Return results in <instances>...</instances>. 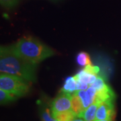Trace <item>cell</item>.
<instances>
[{
  "label": "cell",
  "mask_w": 121,
  "mask_h": 121,
  "mask_svg": "<svg viewBox=\"0 0 121 121\" xmlns=\"http://www.w3.org/2000/svg\"><path fill=\"white\" fill-rule=\"evenodd\" d=\"M38 64L27 60L17 55L11 45L1 46L0 71L25 79L31 83L36 82Z\"/></svg>",
  "instance_id": "6da1fadb"
},
{
  "label": "cell",
  "mask_w": 121,
  "mask_h": 121,
  "mask_svg": "<svg viewBox=\"0 0 121 121\" xmlns=\"http://www.w3.org/2000/svg\"><path fill=\"white\" fill-rule=\"evenodd\" d=\"M11 46L17 55L35 64H39L55 54L52 48L28 35L19 39Z\"/></svg>",
  "instance_id": "7a4b0ae2"
},
{
  "label": "cell",
  "mask_w": 121,
  "mask_h": 121,
  "mask_svg": "<svg viewBox=\"0 0 121 121\" xmlns=\"http://www.w3.org/2000/svg\"><path fill=\"white\" fill-rule=\"evenodd\" d=\"M32 83L25 79L9 74L0 75V89L21 98L29 93Z\"/></svg>",
  "instance_id": "3957f363"
},
{
  "label": "cell",
  "mask_w": 121,
  "mask_h": 121,
  "mask_svg": "<svg viewBox=\"0 0 121 121\" xmlns=\"http://www.w3.org/2000/svg\"><path fill=\"white\" fill-rule=\"evenodd\" d=\"M50 107L52 113H57L71 110V94L60 91L52 99Z\"/></svg>",
  "instance_id": "277c9868"
},
{
  "label": "cell",
  "mask_w": 121,
  "mask_h": 121,
  "mask_svg": "<svg viewBox=\"0 0 121 121\" xmlns=\"http://www.w3.org/2000/svg\"><path fill=\"white\" fill-rule=\"evenodd\" d=\"M114 100H108L100 102L96 112V120L114 119Z\"/></svg>",
  "instance_id": "5b68a950"
},
{
  "label": "cell",
  "mask_w": 121,
  "mask_h": 121,
  "mask_svg": "<svg viewBox=\"0 0 121 121\" xmlns=\"http://www.w3.org/2000/svg\"><path fill=\"white\" fill-rule=\"evenodd\" d=\"M99 104V102L95 101L84 110L80 118H83L85 121H95L96 118V112Z\"/></svg>",
  "instance_id": "8992f818"
},
{
  "label": "cell",
  "mask_w": 121,
  "mask_h": 121,
  "mask_svg": "<svg viewBox=\"0 0 121 121\" xmlns=\"http://www.w3.org/2000/svg\"><path fill=\"white\" fill-rule=\"evenodd\" d=\"M71 110L79 118L81 117L85 110L82 102L76 91L71 94Z\"/></svg>",
  "instance_id": "52a82bcc"
},
{
  "label": "cell",
  "mask_w": 121,
  "mask_h": 121,
  "mask_svg": "<svg viewBox=\"0 0 121 121\" xmlns=\"http://www.w3.org/2000/svg\"><path fill=\"white\" fill-rule=\"evenodd\" d=\"M61 91H64L69 94H73L75 91H78L77 87V80L76 78L74 76H69L64 81V83L60 89Z\"/></svg>",
  "instance_id": "ba28073f"
},
{
  "label": "cell",
  "mask_w": 121,
  "mask_h": 121,
  "mask_svg": "<svg viewBox=\"0 0 121 121\" xmlns=\"http://www.w3.org/2000/svg\"><path fill=\"white\" fill-rule=\"evenodd\" d=\"M52 115L57 121H73L78 117L72 110L61 112L52 113Z\"/></svg>",
  "instance_id": "9c48e42d"
},
{
  "label": "cell",
  "mask_w": 121,
  "mask_h": 121,
  "mask_svg": "<svg viewBox=\"0 0 121 121\" xmlns=\"http://www.w3.org/2000/svg\"><path fill=\"white\" fill-rule=\"evenodd\" d=\"M40 117L41 121H57L52 115L51 107L48 108L46 104H43L40 108Z\"/></svg>",
  "instance_id": "30bf717a"
},
{
  "label": "cell",
  "mask_w": 121,
  "mask_h": 121,
  "mask_svg": "<svg viewBox=\"0 0 121 121\" xmlns=\"http://www.w3.org/2000/svg\"><path fill=\"white\" fill-rule=\"evenodd\" d=\"M76 63L80 67H86L87 65H91V60L90 55L85 51H80L75 58Z\"/></svg>",
  "instance_id": "8fae6325"
},
{
  "label": "cell",
  "mask_w": 121,
  "mask_h": 121,
  "mask_svg": "<svg viewBox=\"0 0 121 121\" xmlns=\"http://www.w3.org/2000/svg\"><path fill=\"white\" fill-rule=\"evenodd\" d=\"M19 98L16 95L7 91L0 89V103L1 105H5L12 102Z\"/></svg>",
  "instance_id": "7c38bea8"
},
{
  "label": "cell",
  "mask_w": 121,
  "mask_h": 121,
  "mask_svg": "<svg viewBox=\"0 0 121 121\" xmlns=\"http://www.w3.org/2000/svg\"><path fill=\"white\" fill-rule=\"evenodd\" d=\"M20 0H0L1 6L7 9L15 8L19 3Z\"/></svg>",
  "instance_id": "4fadbf2b"
},
{
  "label": "cell",
  "mask_w": 121,
  "mask_h": 121,
  "mask_svg": "<svg viewBox=\"0 0 121 121\" xmlns=\"http://www.w3.org/2000/svg\"><path fill=\"white\" fill-rule=\"evenodd\" d=\"M83 69H84L86 71L87 73L94 75H98L99 73V67L98 66L91 65H87L86 67H84Z\"/></svg>",
  "instance_id": "5bb4252c"
},
{
  "label": "cell",
  "mask_w": 121,
  "mask_h": 121,
  "mask_svg": "<svg viewBox=\"0 0 121 121\" xmlns=\"http://www.w3.org/2000/svg\"><path fill=\"white\" fill-rule=\"evenodd\" d=\"M95 121H114L112 119H104V120H96Z\"/></svg>",
  "instance_id": "9a60e30c"
},
{
  "label": "cell",
  "mask_w": 121,
  "mask_h": 121,
  "mask_svg": "<svg viewBox=\"0 0 121 121\" xmlns=\"http://www.w3.org/2000/svg\"><path fill=\"white\" fill-rule=\"evenodd\" d=\"M73 121H84L83 118L82 119H81V118H75V119Z\"/></svg>",
  "instance_id": "2e32d148"
}]
</instances>
